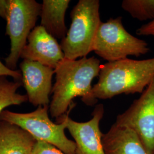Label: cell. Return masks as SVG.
I'll use <instances>...</instances> for the list:
<instances>
[{"label": "cell", "instance_id": "cell-6", "mask_svg": "<svg viewBox=\"0 0 154 154\" xmlns=\"http://www.w3.org/2000/svg\"><path fill=\"white\" fill-rule=\"evenodd\" d=\"M41 4L34 0H9L6 17V35L11 41V49L5 59V65L15 70L28 36L35 27Z\"/></svg>", "mask_w": 154, "mask_h": 154}, {"label": "cell", "instance_id": "cell-8", "mask_svg": "<svg viewBox=\"0 0 154 154\" xmlns=\"http://www.w3.org/2000/svg\"><path fill=\"white\" fill-rule=\"evenodd\" d=\"M71 109L65 117L66 129L76 144L75 154H105L102 142L103 134L99 128L100 121L104 114L103 105H97L93 111V118L85 122H78L71 119L69 116Z\"/></svg>", "mask_w": 154, "mask_h": 154}, {"label": "cell", "instance_id": "cell-3", "mask_svg": "<svg viewBox=\"0 0 154 154\" xmlns=\"http://www.w3.org/2000/svg\"><path fill=\"white\" fill-rule=\"evenodd\" d=\"M49 106H39L36 110L19 113L4 110L0 112V120L20 127L37 141L53 145L65 154H75V143L67 138L65 131V115L55 123L50 119Z\"/></svg>", "mask_w": 154, "mask_h": 154}, {"label": "cell", "instance_id": "cell-18", "mask_svg": "<svg viewBox=\"0 0 154 154\" xmlns=\"http://www.w3.org/2000/svg\"><path fill=\"white\" fill-rule=\"evenodd\" d=\"M137 34L139 35H152L154 37V19L138 29Z\"/></svg>", "mask_w": 154, "mask_h": 154}, {"label": "cell", "instance_id": "cell-1", "mask_svg": "<svg viewBox=\"0 0 154 154\" xmlns=\"http://www.w3.org/2000/svg\"><path fill=\"white\" fill-rule=\"evenodd\" d=\"M99 59L92 57L77 60L64 58L54 70L55 82L53 86L49 112L57 121L73 107L72 100L80 97L84 103L93 106L98 100L93 94L92 82L99 75Z\"/></svg>", "mask_w": 154, "mask_h": 154}, {"label": "cell", "instance_id": "cell-9", "mask_svg": "<svg viewBox=\"0 0 154 154\" xmlns=\"http://www.w3.org/2000/svg\"><path fill=\"white\" fill-rule=\"evenodd\" d=\"M20 67L28 100L34 106H49L54 70L38 62L23 60Z\"/></svg>", "mask_w": 154, "mask_h": 154}, {"label": "cell", "instance_id": "cell-7", "mask_svg": "<svg viewBox=\"0 0 154 154\" xmlns=\"http://www.w3.org/2000/svg\"><path fill=\"white\" fill-rule=\"evenodd\" d=\"M115 123L132 129L149 154H154V78L140 97L117 116Z\"/></svg>", "mask_w": 154, "mask_h": 154}, {"label": "cell", "instance_id": "cell-11", "mask_svg": "<svg viewBox=\"0 0 154 154\" xmlns=\"http://www.w3.org/2000/svg\"><path fill=\"white\" fill-rule=\"evenodd\" d=\"M102 142L105 154H149L134 130L116 123L103 134Z\"/></svg>", "mask_w": 154, "mask_h": 154}, {"label": "cell", "instance_id": "cell-16", "mask_svg": "<svg viewBox=\"0 0 154 154\" xmlns=\"http://www.w3.org/2000/svg\"><path fill=\"white\" fill-rule=\"evenodd\" d=\"M30 154H65L51 144L42 141L35 142Z\"/></svg>", "mask_w": 154, "mask_h": 154}, {"label": "cell", "instance_id": "cell-5", "mask_svg": "<svg viewBox=\"0 0 154 154\" xmlns=\"http://www.w3.org/2000/svg\"><path fill=\"white\" fill-rule=\"evenodd\" d=\"M122 17L100 22L94 41L93 51L107 62L139 57L149 51L148 44L128 33L122 24Z\"/></svg>", "mask_w": 154, "mask_h": 154}, {"label": "cell", "instance_id": "cell-14", "mask_svg": "<svg viewBox=\"0 0 154 154\" xmlns=\"http://www.w3.org/2000/svg\"><path fill=\"white\" fill-rule=\"evenodd\" d=\"M22 85L21 81H10L6 77H0V112L12 105H20L28 100V96L17 93Z\"/></svg>", "mask_w": 154, "mask_h": 154}, {"label": "cell", "instance_id": "cell-12", "mask_svg": "<svg viewBox=\"0 0 154 154\" xmlns=\"http://www.w3.org/2000/svg\"><path fill=\"white\" fill-rule=\"evenodd\" d=\"M36 142L20 127L0 120V154H30Z\"/></svg>", "mask_w": 154, "mask_h": 154}, {"label": "cell", "instance_id": "cell-15", "mask_svg": "<svg viewBox=\"0 0 154 154\" xmlns=\"http://www.w3.org/2000/svg\"><path fill=\"white\" fill-rule=\"evenodd\" d=\"M122 8L140 21L154 19V0H124Z\"/></svg>", "mask_w": 154, "mask_h": 154}, {"label": "cell", "instance_id": "cell-19", "mask_svg": "<svg viewBox=\"0 0 154 154\" xmlns=\"http://www.w3.org/2000/svg\"><path fill=\"white\" fill-rule=\"evenodd\" d=\"M9 0H0V17L6 20L8 13Z\"/></svg>", "mask_w": 154, "mask_h": 154}, {"label": "cell", "instance_id": "cell-2", "mask_svg": "<svg viewBox=\"0 0 154 154\" xmlns=\"http://www.w3.org/2000/svg\"><path fill=\"white\" fill-rule=\"evenodd\" d=\"M98 77L93 86L94 97L97 100L123 94H142L154 78V57L107 62L100 65Z\"/></svg>", "mask_w": 154, "mask_h": 154}, {"label": "cell", "instance_id": "cell-17", "mask_svg": "<svg viewBox=\"0 0 154 154\" xmlns=\"http://www.w3.org/2000/svg\"><path fill=\"white\" fill-rule=\"evenodd\" d=\"M11 77L16 81H22V74L19 70H13L0 61V77Z\"/></svg>", "mask_w": 154, "mask_h": 154}, {"label": "cell", "instance_id": "cell-13", "mask_svg": "<svg viewBox=\"0 0 154 154\" xmlns=\"http://www.w3.org/2000/svg\"><path fill=\"white\" fill-rule=\"evenodd\" d=\"M70 2V0H44L41 4L40 25L56 39H63L68 32L65 18Z\"/></svg>", "mask_w": 154, "mask_h": 154}, {"label": "cell", "instance_id": "cell-10", "mask_svg": "<svg viewBox=\"0 0 154 154\" xmlns=\"http://www.w3.org/2000/svg\"><path fill=\"white\" fill-rule=\"evenodd\" d=\"M20 58L34 61L54 70L65 58L61 45L42 26L34 28L22 49Z\"/></svg>", "mask_w": 154, "mask_h": 154}, {"label": "cell", "instance_id": "cell-4", "mask_svg": "<svg viewBox=\"0 0 154 154\" xmlns=\"http://www.w3.org/2000/svg\"><path fill=\"white\" fill-rule=\"evenodd\" d=\"M72 23L61 41L65 58L77 60L86 57L93 51L94 41L101 22L99 1L79 0L72 9Z\"/></svg>", "mask_w": 154, "mask_h": 154}]
</instances>
